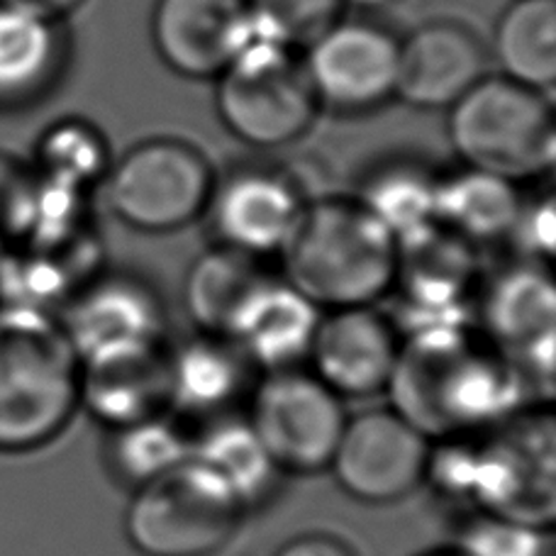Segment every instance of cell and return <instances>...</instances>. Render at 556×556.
Masks as SVG:
<instances>
[{
	"label": "cell",
	"mask_w": 556,
	"mask_h": 556,
	"mask_svg": "<svg viewBox=\"0 0 556 556\" xmlns=\"http://www.w3.org/2000/svg\"><path fill=\"white\" fill-rule=\"evenodd\" d=\"M528 376L473 320L403 334L389 401L430 442L493 430L528 405Z\"/></svg>",
	"instance_id": "cell-1"
},
{
	"label": "cell",
	"mask_w": 556,
	"mask_h": 556,
	"mask_svg": "<svg viewBox=\"0 0 556 556\" xmlns=\"http://www.w3.org/2000/svg\"><path fill=\"white\" fill-rule=\"evenodd\" d=\"M81 359L54 311L0 303V454L45 450L72 425Z\"/></svg>",
	"instance_id": "cell-2"
},
{
	"label": "cell",
	"mask_w": 556,
	"mask_h": 556,
	"mask_svg": "<svg viewBox=\"0 0 556 556\" xmlns=\"http://www.w3.org/2000/svg\"><path fill=\"white\" fill-rule=\"evenodd\" d=\"M399 240L356 198L311 201L283 252V278L315 307L379 305L393 293Z\"/></svg>",
	"instance_id": "cell-3"
},
{
	"label": "cell",
	"mask_w": 556,
	"mask_h": 556,
	"mask_svg": "<svg viewBox=\"0 0 556 556\" xmlns=\"http://www.w3.org/2000/svg\"><path fill=\"white\" fill-rule=\"evenodd\" d=\"M446 135L462 166L530 181L554 166L552 93L489 74L446 111Z\"/></svg>",
	"instance_id": "cell-4"
},
{
	"label": "cell",
	"mask_w": 556,
	"mask_h": 556,
	"mask_svg": "<svg viewBox=\"0 0 556 556\" xmlns=\"http://www.w3.org/2000/svg\"><path fill=\"white\" fill-rule=\"evenodd\" d=\"M247 515L230 485L188 456L130 491L123 530L139 556H213L237 538Z\"/></svg>",
	"instance_id": "cell-5"
},
{
	"label": "cell",
	"mask_w": 556,
	"mask_h": 556,
	"mask_svg": "<svg viewBox=\"0 0 556 556\" xmlns=\"http://www.w3.org/2000/svg\"><path fill=\"white\" fill-rule=\"evenodd\" d=\"M215 113L227 132L254 149H283L320 115L303 54L254 39L215 78Z\"/></svg>",
	"instance_id": "cell-6"
},
{
	"label": "cell",
	"mask_w": 556,
	"mask_h": 556,
	"mask_svg": "<svg viewBox=\"0 0 556 556\" xmlns=\"http://www.w3.org/2000/svg\"><path fill=\"white\" fill-rule=\"evenodd\" d=\"M554 417L528 403L493 430L471 437L469 513L554 525Z\"/></svg>",
	"instance_id": "cell-7"
},
{
	"label": "cell",
	"mask_w": 556,
	"mask_h": 556,
	"mask_svg": "<svg viewBox=\"0 0 556 556\" xmlns=\"http://www.w3.org/2000/svg\"><path fill=\"white\" fill-rule=\"evenodd\" d=\"M215 172L211 159L181 137H149L108 166V207L144 235H168L205 215Z\"/></svg>",
	"instance_id": "cell-8"
},
{
	"label": "cell",
	"mask_w": 556,
	"mask_h": 556,
	"mask_svg": "<svg viewBox=\"0 0 556 556\" xmlns=\"http://www.w3.org/2000/svg\"><path fill=\"white\" fill-rule=\"evenodd\" d=\"M247 422L283 476L327 471L350 413L307 366L262 374L244 410Z\"/></svg>",
	"instance_id": "cell-9"
},
{
	"label": "cell",
	"mask_w": 556,
	"mask_h": 556,
	"mask_svg": "<svg viewBox=\"0 0 556 556\" xmlns=\"http://www.w3.org/2000/svg\"><path fill=\"white\" fill-rule=\"evenodd\" d=\"M430 450L432 442L393 408H369L346 417L327 471L356 503L393 505L420 489Z\"/></svg>",
	"instance_id": "cell-10"
},
{
	"label": "cell",
	"mask_w": 556,
	"mask_h": 556,
	"mask_svg": "<svg viewBox=\"0 0 556 556\" xmlns=\"http://www.w3.org/2000/svg\"><path fill=\"white\" fill-rule=\"evenodd\" d=\"M401 37L374 20L332 25L303 52L320 111L364 115L395 98Z\"/></svg>",
	"instance_id": "cell-11"
},
{
	"label": "cell",
	"mask_w": 556,
	"mask_h": 556,
	"mask_svg": "<svg viewBox=\"0 0 556 556\" xmlns=\"http://www.w3.org/2000/svg\"><path fill=\"white\" fill-rule=\"evenodd\" d=\"M307 203L301 184L286 168L242 164L215 176L203 217L215 244L266 260L283 252Z\"/></svg>",
	"instance_id": "cell-12"
},
{
	"label": "cell",
	"mask_w": 556,
	"mask_h": 556,
	"mask_svg": "<svg viewBox=\"0 0 556 556\" xmlns=\"http://www.w3.org/2000/svg\"><path fill=\"white\" fill-rule=\"evenodd\" d=\"M403 334L379 305L320 315L305 366L342 401H366L389 389Z\"/></svg>",
	"instance_id": "cell-13"
},
{
	"label": "cell",
	"mask_w": 556,
	"mask_h": 556,
	"mask_svg": "<svg viewBox=\"0 0 556 556\" xmlns=\"http://www.w3.org/2000/svg\"><path fill=\"white\" fill-rule=\"evenodd\" d=\"M554 283L547 266L520 260L505 266L476 293V327L520 366L532 383L552 376Z\"/></svg>",
	"instance_id": "cell-14"
},
{
	"label": "cell",
	"mask_w": 556,
	"mask_h": 556,
	"mask_svg": "<svg viewBox=\"0 0 556 556\" xmlns=\"http://www.w3.org/2000/svg\"><path fill=\"white\" fill-rule=\"evenodd\" d=\"M172 342H130L88 352L78 374V408L105 430L172 413Z\"/></svg>",
	"instance_id": "cell-15"
},
{
	"label": "cell",
	"mask_w": 556,
	"mask_h": 556,
	"mask_svg": "<svg viewBox=\"0 0 556 556\" xmlns=\"http://www.w3.org/2000/svg\"><path fill=\"white\" fill-rule=\"evenodd\" d=\"M152 45L174 74L217 78L254 42L247 0H156Z\"/></svg>",
	"instance_id": "cell-16"
},
{
	"label": "cell",
	"mask_w": 556,
	"mask_h": 556,
	"mask_svg": "<svg viewBox=\"0 0 556 556\" xmlns=\"http://www.w3.org/2000/svg\"><path fill=\"white\" fill-rule=\"evenodd\" d=\"M489 47L459 20H430L401 37L395 98L417 111H450L489 76Z\"/></svg>",
	"instance_id": "cell-17"
},
{
	"label": "cell",
	"mask_w": 556,
	"mask_h": 556,
	"mask_svg": "<svg viewBox=\"0 0 556 556\" xmlns=\"http://www.w3.org/2000/svg\"><path fill=\"white\" fill-rule=\"evenodd\" d=\"M78 356L113 344L168 340V313L147 278L108 271L88 278L56 313Z\"/></svg>",
	"instance_id": "cell-18"
},
{
	"label": "cell",
	"mask_w": 556,
	"mask_h": 556,
	"mask_svg": "<svg viewBox=\"0 0 556 556\" xmlns=\"http://www.w3.org/2000/svg\"><path fill=\"white\" fill-rule=\"evenodd\" d=\"M323 311L286 281L269 276L242 305L230 327L232 340L256 371L305 366Z\"/></svg>",
	"instance_id": "cell-19"
},
{
	"label": "cell",
	"mask_w": 556,
	"mask_h": 556,
	"mask_svg": "<svg viewBox=\"0 0 556 556\" xmlns=\"http://www.w3.org/2000/svg\"><path fill=\"white\" fill-rule=\"evenodd\" d=\"M254 381L252 362L227 337L195 332L172 346V413L186 425L232 415Z\"/></svg>",
	"instance_id": "cell-20"
},
{
	"label": "cell",
	"mask_w": 556,
	"mask_h": 556,
	"mask_svg": "<svg viewBox=\"0 0 556 556\" xmlns=\"http://www.w3.org/2000/svg\"><path fill=\"white\" fill-rule=\"evenodd\" d=\"M64 23L0 3V113L42 103L66 74Z\"/></svg>",
	"instance_id": "cell-21"
},
{
	"label": "cell",
	"mask_w": 556,
	"mask_h": 556,
	"mask_svg": "<svg viewBox=\"0 0 556 556\" xmlns=\"http://www.w3.org/2000/svg\"><path fill=\"white\" fill-rule=\"evenodd\" d=\"M518 186L471 166L442 174L437 191V225L473 247L508 240L525 205Z\"/></svg>",
	"instance_id": "cell-22"
},
{
	"label": "cell",
	"mask_w": 556,
	"mask_h": 556,
	"mask_svg": "<svg viewBox=\"0 0 556 556\" xmlns=\"http://www.w3.org/2000/svg\"><path fill=\"white\" fill-rule=\"evenodd\" d=\"M191 456L211 466L244 503L247 513L262 510L281 491L283 473L271 462L244 415H223L193 432Z\"/></svg>",
	"instance_id": "cell-23"
},
{
	"label": "cell",
	"mask_w": 556,
	"mask_h": 556,
	"mask_svg": "<svg viewBox=\"0 0 556 556\" xmlns=\"http://www.w3.org/2000/svg\"><path fill=\"white\" fill-rule=\"evenodd\" d=\"M269 276L256 256L223 244L205 250L188 266L184 281V307L195 332L230 334L237 313Z\"/></svg>",
	"instance_id": "cell-24"
},
{
	"label": "cell",
	"mask_w": 556,
	"mask_h": 556,
	"mask_svg": "<svg viewBox=\"0 0 556 556\" xmlns=\"http://www.w3.org/2000/svg\"><path fill=\"white\" fill-rule=\"evenodd\" d=\"M442 174L415 156L383 159L364 174L354 198L395 240L437 225V191Z\"/></svg>",
	"instance_id": "cell-25"
},
{
	"label": "cell",
	"mask_w": 556,
	"mask_h": 556,
	"mask_svg": "<svg viewBox=\"0 0 556 556\" xmlns=\"http://www.w3.org/2000/svg\"><path fill=\"white\" fill-rule=\"evenodd\" d=\"M489 56L501 76L534 91L556 84V0H513L493 29Z\"/></svg>",
	"instance_id": "cell-26"
},
{
	"label": "cell",
	"mask_w": 556,
	"mask_h": 556,
	"mask_svg": "<svg viewBox=\"0 0 556 556\" xmlns=\"http://www.w3.org/2000/svg\"><path fill=\"white\" fill-rule=\"evenodd\" d=\"M193 450V432L174 413L108 430L105 471L125 489H139L156 476L186 462Z\"/></svg>",
	"instance_id": "cell-27"
},
{
	"label": "cell",
	"mask_w": 556,
	"mask_h": 556,
	"mask_svg": "<svg viewBox=\"0 0 556 556\" xmlns=\"http://www.w3.org/2000/svg\"><path fill=\"white\" fill-rule=\"evenodd\" d=\"M33 172L47 191L76 198L88 186L103 181L108 174L105 139L93 125L64 121L47 127L37 144Z\"/></svg>",
	"instance_id": "cell-28"
},
{
	"label": "cell",
	"mask_w": 556,
	"mask_h": 556,
	"mask_svg": "<svg viewBox=\"0 0 556 556\" xmlns=\"http://www.w3.org/2000/svg\"><path fill=\"white\" fill-rule=\"evenodd\" d=\"M254 39L305 52L344 17V0H247Z\"/></svg>",
	"instance_id": "cell-29"
},
{
	"label": "cell",
	"mask_w": 556,
	"mask_h": 556,
	"mask_svg": "<svg viewBox=\"0 0 556 556\" xmlns=\"http://www.w3.org/2000/svg\"><path fill=\"white\" fill-rule=\"evenodd\" d=\"M454 544L469 556H554L549 528L489 513L462 515Z\"/></svg>",
	"instance_id": "cell-30"
},
{
	"label": "cell",
	"mask_w": 556,
	"mask_h": 556,
	"mask_svg": "<svg viewBox=\"0 0 556 556\" xmlns=\"http://www.w3.org/2000/svg\"><path fill=\"white\" fill-rule=\"evenodd\" d=\"M39 184L33 166L0 152V252L27 240L33 232Z\"/></svg>",
	"instance_id": "cell-31"
},
{
	"label": "cell",
	"mask_w": 556,
	"mask_h": 556,
	"mask_svg": "<svg viewBox=\"0 0 556 556\" xmlns=\"http://www.w3.org/2000/svg\"><path fill=\"white\" fill-rule=\"evenodd\" d=\"M274 556H359L350 542L330 532H305L286 540Z\"/></svg>",
	"instance_id": "cell-32"
},
{
	"label": "cell",
	"mask_w": 556,
	"mask_h": 556,
	"mask_svg": "<svg viewBox=\"0 0 556 556\" xmlns=\"http://www.w3.org/2000/svg\"><path fill=\"white\" fill-rule=\"evenodd\" d=\"M0 3L27 10V13H35L39 17L54 20V23H64V20L72 17L86 0H0Z\"/></svg>",
	"instance_id": "cell-33"
},
{
	"label": "cell",
	"mask_w": 556,
	"mask_h": 556,
	"mask_svg": "<svg viewBox=\"0 0 556 556\" xmlns=\"http://www.w3.org/2000/svg\"><path fill=\"white\" fill-rule=\"evenodd\" d=\"M395 3H401V0H344V5H352L359 10H383V8H391Z\"/></svg>",
	"instance_id": "cell-34"
},
{
	"label": "cell",
	"mask_w": 556,
	"mask_h": 556,
	"mask_svg": "<svg viewBox=\"0 0 556 556\" xmlns=\"http://www.w3.org/2000/svg\"><path fill=\"white\" fill-rule=\"evenodd\" d=\"M420 556H469L464 549L456 547V544H452V547H442V549H432V552H425Z\"/></svg>",
	"instance_id": "cell-35"
}]
</instances>
